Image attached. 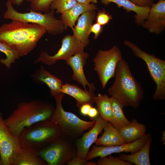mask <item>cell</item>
<instances>
[{
	"label": "cell",
	"instance_id": "1",
	"mask_svg": "<svg viewBox=\"0 0 165 165\" xmlns=\"http://www.w3.org/2000/svg\"><path fill=\"white\" fill-rule=\"evenodd\" d=\"M46 32L38 24L12 20L0 27V41L11 47L21 57L31 51Z\"/></svg>",
	"mask_w": 165,
	"mask_h": 165
},
{
	"label": "cell",
	"instance_id": "2",
	"mask_svg": "<svg viewBox=\"0 0 165 165\" xmlns=\"http://www.w3.org/2000/svg\"><path fill=\"white\" fill-rule=\"evenodd\" d=\"M115 77L113 84L107 91L108 94L123 107L138 108L143 98V89L132 74L128 63L123 58L117 65Z\"/></svg>",
	"mask_w": 165,
	"mask_h": 165
},
{
	"label": "cell",
	"instance_id": "3",
	"mask_svg": "<svg viewBox=\"0 0 165 165\" xmlns=\"http://www.w3.org/2000/svg\"><path fill=\"white\" fill-rule=\"evenodd\" d=\"M55 110L53 104L47 101L37 99L21 102L4 121L18 137L25 128L40 121L50 120Z\"/></svg>",
	"mask_w": 165,
	"mask_h": 165
},
{
	"label": "cell",
	"instance_id": "4",
	"mask_svg": "<svg viewBox=\"0 0 165 165\" xmlns=\"http://www.w3.org/2000/svg\"><path fill=\"white\" fill-rule=\"evenodd\" d=\"M62 134L59 126L51 120L36 123L25 128L18 138L20 146L38 151Z\"/></svg>",
	"mask_w": 165,
	"mask_h": 165
},
{
	"label": "cell",
	"instance_id": "5",
	"mask_svg": "<svg viewBox=\"0 0 165 165\" xmlns=\"http://www.w3.org/2000/svg\"><path fill=\"white\" fill-rule=\"evenodd\" d=\"M64 96L61 93L54 97L56 106L50 120L59 126L62 135L74 141L81 137L84 132L91 129L96 121H84L74 114L65 111L62 105Z\"/></svg>",
	"mask_w": 165,
	"mask_h": 165
},
{
	"label": "cell",
	"instance_id": "6",
	"mask_svg": "<svg viewBox=\"0 0 165 165\" xmlns=\"http://www.w3.org/2000/svg\"><path fill=\"white\" fill-rule=\"evenodd\" d=\"M6 6L7 10L3 16L5 19L38 24L54 35L62 33L65 30L61 20L55 16L54 10L43 13L29 9V12L20 13L14 8L10 0H7Z\"/></svg>",
	"mask_w": 165,
	"mask_h": 165
},
{
	"label": "cell",
	"instance_id": "7",
	"mask_svg": "<svg viewBox=\"0 0 165 165\" xmlns=\"http://www.w3.org/2000/svg\"><path fill=\"white\" fill-rule=\"evenodd\" d=\"M124 45L130 48L134 55L145 63L149 74L156 86L152 97L155 100L165 99V61L150 54L141 49L135 44L125 40Z\"/></svg>",
	"mask_w": 165,
	"mask_h": 165
},
{
	"label": "cell",
	"instance_id": "8",
	"mask_svg": "<svg viewBox=\"0 0 165 165\" xmlns=\"http://www.w3.org/2000/svg\"><path fill=\"white\" fill-rule=\"evenodd\" d=\"M38 152L48 165H64L77 155L74 141L62 134Z\"/></svg>",
	"mask_w": 165,
	"mask_h": 165
},
{
	"label": "cell",
	"instance_id": "9",
	"mask_svg": "<svg viewBox=\"0 0 165 165\" xmlns=\"http://www.w3.org/2000/svg\"><path fill=\"white\" fill-rule=\"evenodd\" d=\"M122 58L120 49L115 45L109 50L97 52L93 61L103 88H105L110 79L115 77L117 65Z\"/></svg>",
	"mask_w": 165,
	"mask_h": 165
},
{
	"label": "cell",
	"instance_id": "10",
	"mask_svg": "<svg viewBox=\"0 0 165 165\" xmlns=\"http://www.w3.org/2000/svg\"><path fill=\"white\" fill-rule=\"evenodd\" d=\"M61 43V48L54 55H50L47 52L42 51L35 60V63L41 62L51 65L58 61H66L75 54L84 51V44L73 35H68L64 36Z\"/></svg>",
	"mask_w": 165,
	"mask_h": 165
},
{
	"label": "cell",
	"instance_id": "11",
	"mask_svg": "<svg viewBox=\"0 0 165 165\" xmlns=\"http://www.w3.org/2000/svg\"><path fill=\"white\" fill-rule=\"evenodd\" d=\"M0 111V165H12L20 145L17 137L11 131Z\"/></svg>",
	"mask_w": 165,
	"mask_h": 165
},
{
	"label": "cell",
	"instance_id": "12",
	"mask_svg": "<svg viewBox=\"0 0 165 165\" xmlns=\"http://www.w3.org/2000/svg\"><path fill=\"white\" fill-rule=\"evenodd\" d=\"M151 137V134H146L143 137L134 141L118 145L105 146L93 145L85 160L88 161L96 157L107 156L113 153L123 152L134 153L140 149Z\"/></svg>",
	"mask_w": 165,
	"mask_h": 165
},
{
	"label": "cell",
	"instance_id": "13",
	"mask_svg": "<svg viewBox=\"0 0 165 165\" xmlns=\"http://www.w3.org/2000/svg\"><path fill=\"white\" fill-rule=\"evenodd\" d=\"M92 120L95 121L94 125L87 132L74 141L76 148V155L84 160H85L90 147L95 143L98 135L108 122L99 115Z\"/></svg>",
	"mask_w": 165,
	"mask_h": 165
},
{
	"label": "cell",
	"instance_id": "14",
	"mask_svg": "<svg viewBox=\"0 0 165 165\" xmlns=\"http://www.w3.org/2000/svg\"><path fill=\"white\" fill-rule=\"evenodd\" d=\"M152 33L160 34L165 28V0H159L150 6L147 17L141 25Z\"/></svg>",
	"mask_w": 165,
	"mask_h": 165
},
{
	"label": "cell",
	"instance_id": "15",
	"mask_svg": "<svg viewBox=\"0 0 165 165\" xmlns=\"http://www.w3.org/2000/svg\"><path fill=\"white\" fill-rule=\"evenodd\" d=\"M89 57V54L84 51L75 54L66 61L72 69V79L81 84L85 90H87L86 86H88L89 90L94 92L96 90L95 86L93 83H90L88 82L83 70L84 66Z\"/></svg>",
	"mask_w": 165,
	"mask_h": 165
},
{
	"label": "cell",
	"instance_id": "16",
	"mask_svg": "<svg viewBox=\"0 0 165 165\" xmlns=\"http://www.w3.org/2000/svg\"><path fill=\"white\" fill-rule=\"evenodd\" d=\"M95 11H89L82 14L78 18L77 24L72 30L73 35L82 43L85 47L89 43L90 30L95 18Z\"/></svg>",
	"mask_w": 165,
	"mask_h": 165
},
{
	"label": "cell",
	"instance_id": "17",
	"mask_svg": "<svg viewBox=\"0 0 165 165\" xmlns=\"http://www.w3.org/2000/svg\"><path fill=\"white\" fill-rule=\"evenodd\" d=\"M61 92L74 98L77 101V105L79 109L85 104L92 105L94 103L96 95L94 91L83 90L79 86L74 84L66 83L62 84Z\"/></svg>",
	"mask_w": 165,
	"mask_h": 165
},
{
	"label": "cell",
	"instance_id": "18",
	"mask_svg": "<svg viewBox=\"0 0 165 165\" xmlns=\"http://www.w3.org/2000/svg\"><path fill=\"white\" fill-rule=\"evenodd\" d=\"M97 9V6L94 3L85 4L77 2L73 7L61 14V20L64 29L69 27L72 30L75 25L76 21L82 14Z\"/></svg>",
	"mask_w": 165,
	"mask_h": 165
},
{
	"label": "cell",
	"instance_id": "19",
	"mask_svg": "<svg viewBox=\"0 0 165 165\" xmlns=\"http://www.w3.org/2000/svg\"><path fill=\"white\" fill-rule=\"evenodd\" d=\"M101 1L106 5L113 2L119 7H123L127 11L134 12L136 14L134 16L135 23L141 26L147 17L150 7L139 6L129 0H101Z\"/></svg>",
	"mask_w": 165,
	"mask_h": 165
},
{
	"label": "cell",
	"instance_id": "20",
	"mask_svg": "<svg viewBox=\"0 0 165 165\" xmlns=\"http://www.w3.org/2000/svg\"><path fill=\"white\" fill-rule=\"evenodd\" d=\"M33 77L48 86L51 96L54 97L61 93V80L46 70L43 66H41L39 69L36 71Z\"/></svg>",
	"mask_w": 165,
	"mask_h": 165
},
{
	"label": "cell",
	"instance_id": "21",
	"mask_svg": "<svg viewBox=\"0 0 165 165\" xmlns=\"http://www.w3.org/2000/svg\"><path fill=\"white\" fill-rule=\"evenodd\" d=\"M103 130L102 135L95 142L97 146H109L127 143L120 135L119 130L108 122Z\"/></svg>",
	"mask_w": 165,
	"mask_h": 165
},
{
	"label": "cell",
	"instance_id": "22",
	"mask_svg": "<svg viewBox=\"0 0 165 165\" xmlns=\"http://www.w3.org/2000/svg\"><path fill=\"white\" fill-rule=\"evenodd\" d=\"M39 156L38 151L31 148L20 147L12 165H47Z\"/></svg>",
	"mask_w": 165,
	"mask_h": 165
},
{
	"label": "cell",
	"instance_id": "23",
	"mask_svg": "<svg viewBox=\"0 0 165 165\" xmlns=\"http://www.w3.org/2000/svg\"><path fill=\"white\" fill-rule=\"evenodd\" d=\"M121 136L127 143L134 141L146 134V127L135 119L127 125L118 130Z\"/></svg>",
	"mask_w": 165,
	"mask_h": 165
},
{
	"label": "cell",
	"instance_id": "24",
	"mask_svg": "<svg viewBox=\"0 0 165 165\" xmlns=\"http://www.w3.org/2000/svg\"><path fill=\"white\" fill-rule=\"evenodd\" d=\"M152 141L151 137L139 150L129 155L120 154L119 157L136 165H150L149 152Z\"/></svg>",
	"mask_w": 165,
	"mask_h": 165
},
{
	"label": "cell",
	"instance_id": "25",
	"mask_svg": "<svg viewBox=\"0 0 165 165\" xmlns=\"http://www.w3.org/2000/svg\"><path fill=\"white\" fill-rule=\"evenodd\" d=\"M112 109V116L110 123L118 130L129 124V121L125 116L123 110V108L116 100L110 97ZM110 123V122H109Z\"/></svg>",
	"mask_w": 165,
	"mask_h": 165
},
{
	"label": "cell",
	"instance_id": "26",
	"mask_svg": "<svg viewBox=\"0 0 165 165\" xmlns=\"http://www.w3.org/2000/svg\"><path fill=\"white\" fill-rule=\"evenodd\" d=\"M96 104L99 116L104 120L110 122L112 119V109L110 97L106 94H99L95 96Z\"/></svg>",
	"mask_w": 165,
	"mask_h": 165
},
{
	"label": "cell",
	"instance_id": "27",
	"mask_svg": "<svg viewBox=\"0 0 165 165\" xmlns=\"http://www.w3.org/2000/svg\"><path fill=\"white\" fill-rule=\"evenodd\" d=\"M0 51L6 56L5 59H0V62L4 64L8 69H9L12 63L20 57L17 52L7 45L0 41Z\"/></svg>",
	"mask_w": 165,
	"mask_h": 165
},
{
	"label": "cell",
	"instance_id": "28",
	"mask_svg": "<svg viewBox=\"0 0 165 165\" xmlns=\"http://www.w3.org/2000/svg\"><path fill=\"white\" fill-rule=\"evenodd\" d=\"M76 0H54L51 5L50 10H56L57 13H62L70 9L77 3Z\"/></svg>",
	"mask_w": 165,
	"mask_h": 165
},
{
	"label": "cell",
	"instance_id": "29",
	"mask_svg": "<svg viewBox=\"0 0 165 165\" xmlns=\"http://www.w3.org/2000/svg\"><path fill=\"white\" fill-rule=\"evenodd\" d=\"M30 4V9L38 12H48L54 0H24Z\"/></svg>",
	"mask_w": 165,
	"mask_h": 165
},
{
	"label": "cell",
	"instance_id": "30",
	"mask_svg": "<svg viewBox=\"0 0 165 165\" xmlns=\"http://www.w3.org/2000/svg\"><path fill=\"white\" fill-rule=\"evenodd\" d=\"M98 165H133L130 162L123 160L117 156L115 157L110 155L100 157L97 161Z\"/></svg>",
	"mask_w": 165,
	"mask_h": 165
},
{
	"label": "cell",
	"instance_id": "31",
	"mask_svg": "<svg viewBox=\"0 0 165 165\" xmlns=\"http://www.w3.org/2000/svg\"><path fill=\"white\" fill-rule=\"evenodd\" d=\"M96 17V22L103 26L108 24L113 18L112 16L104 9L99 11Z\"/></svg>",
	"mask_w": 165,
	"mask_h": 165
},
{
	"label": "cell",
	"instance_id": "32",
	"mask_svg": "<svg viewBox=\"0 0 165 165\" xmlns=\"http://www.w3.org/2000/svg\"><path fill=\"white\" fill-rule=\"evenodd\" d=\"M103 29V26L100 25L98 23L96 22L93 24L90 30L91 33L92 32L94 35L93 38L96 39L99 36L100 34L102 32Z\"/></svg>",
	"mask_w": 165,
	"mask_h": 165
},
{
	"label": "cell",
	"instance_id": "33",
	"mask_svg": "<svg viewBox=\"0 0 165 165\" xmlns=\"http://www.w3.org/2000/svg\"><path fill=\"white\" fill-rule=\"evenodd\" d=\"M86 162L77 155L71 159L68 160L66 163L68 165H85Z\"/></svg>",
	"mask_w": 165,
	"mask_h": 165
},
{
	"label": "cell",
	"instance_id": "34",
	"mask_svg": "<svg viewBox=\"0 0 165 165\" xmlns=\"http://www.w3.org/2000/svg\"><path fill=\"white\" fill-rule=\"evenodd\" d=\"M135 5L141 7H150L154 3V0H129Z\"/></svg>",
	"mask_w": 165,
	"mask_h": 165
},
{
	"label": "cell",
	"instance_id": "35",
	"mask_svg": "<svg viewBox=\"0 0 165 165\" xmlns=\"http://www.w3.org/2000/svg\"><path fill=\"white\" fill-rule=\"evenodd\" d=\"M91 107L92 105L89 104H86L82 105L79 108L81 114L84 116H88Z\"/></svg>",
	"mask_w": 165,
	"mask_h": 165
},
{
	"label": "cell",
	"instance_id": "36",
	"mask_svg": "<svg viewBox=\"0 0 165 165\" xmlns=\"http://www.w3.org/2000/svg\"><path fill=\"white\" fill-rule=\"evenodd\" d=\"M99 115L98 110L96 108L92 107L88 114V116L91 119H94Z\"/></svg>",
	"mask_w": 165,
	"mask_h": 165
},
{
	"label": "cell",
	"instance_id": "37",
	"mask_svg": "<svg viewBox=\"0 0 165 165\" xmlns=\"http://www.w3.org/2000/svg\"><path fill=\"white\" fill-rule=\"evenodd\" d=\"M98 0H76L78 2L85 4H89L90 3H96L98 2Z\"/></svg>",
	"mask_w": 165,
	"mask_h": 165
},
{
	"label": "cell",
	"instance_id": "38",
	"mask_svg": "<svg viewBox=\"0 0 165 165\" xmlns=\"http://www.w3.org/2000/svg\"><path fill=\"white\" fill-rule=\"evenodd\" d=\"M13 5H21L24 0H10Z\"/></svg>",
	"mask_w": 165,
	"mask_h": 165
},
{
	"label": "cell",
	"instance_id": "39",
	"mask_svg": "<svg viewBox=\"0 0 165 165\" xmlns=\"http://www.w3.org/2000/svg\"><path fill=\"white\" fill-rule=\"evenodd\" d=\"M161 141L163 144H165V132L164 130L163 132L162 133Z\"/></svg>",
	"mask_w": 165,
	"mask_h": 165
},
{
	"label": "cell",
	"instance_id": "40",
	"mask_svg": "<svg viewBox=\"0 0 165 165\" xmlns=\"http://www.w3.org/2000/svg\"><path fill=\"white\" fill-rule=\"evenodd\" d=\"M97 163L93 161H86L85 165H97Z\"/></svg>",
	"mask_w": 165,
	"mask_h": 165
}]
</instances>
